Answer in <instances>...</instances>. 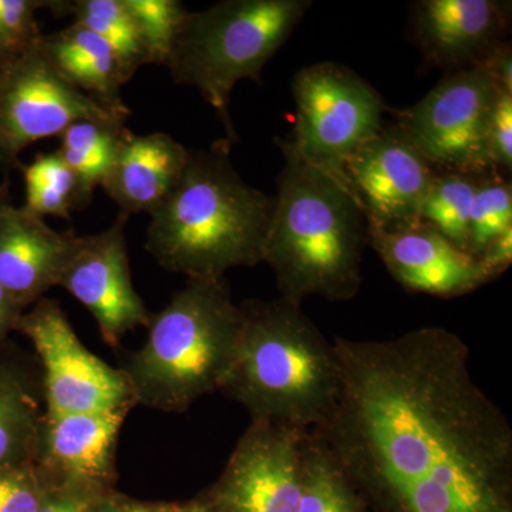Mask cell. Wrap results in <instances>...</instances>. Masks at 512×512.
<instances>
[{"label":"cell","instance_id":"obj_23","mask_svg":"<svg viewBox=\"0 0 512 512\" xmlns=\"http://www.w3.org/2000/svg\"><path fill=\"white\" fill-rule=\"evenodd\" d=\"M298 512H369L356 488L313 431L303 436V483Z\"/></svg>","mask_w":512,"mask_h":512},{"label":"cell","instance_id":"obj_19","mask_svg":"<svg viewBox=\"0 0 512 512\" xmlns=\"http://www.w3.org/2000/svg\"><path fill=\"white\" fill-rule=\"evenodd\" d=\"M39 49L56 72L77 90L106 109L130 117L131 111L121 97L126 80L119 59L106 40L73 23L59 32L42 35Z\"/></svg>","mask_w":512,"mask_h":512},{"label":"cell","instance_id":"obj_37","mask_svg":"<svg viewBox=\"0 0 512 512\" xmlns=\"http://www.w3.org/2000/svg\"><path fill=\"white\" fill-rule=\"evenodd\" d=\"M0 201H3V198H2V191H0Z\"/></svg>","mask_w":512,"mask_h":512},{"label":"cell","instance_id":"obj_1","mask_svg":"<svg viewBox=\"0 0 512 512\" xmlns=\"http://www.w3.org/2000/svg\"><path fill=\"white\" fill-rule=\"evenodd\" d=\"M342 392L313 431L372 512H512V427L441 326L333 339Z\"/></svg>","mask_w":512,"mask_h":512},{"label":"cell","instance_id":"obj_8","mask_svg":"<svg viewBox=\"0 0 512 512\" xmlns=\"http://www.w3.org/2000/svg\"><path fill=\"white\" fill-rule=\"evenodd\" d=\"M42 365L46 413H99L133 409V390L123 369L93 355L55 299L42 298L20 318Z\"/></svg>","mask_w":512,"mask_h":512},{"label":"cell","instance_id":"obj_31","mask_svg":"<svg viewBox=\"0 0 512 512\" xmlns=\"http://www.w3.org/2000/svg\"><path fill=\"white\" fill-rule=\"evenodd\" d=\"M109 491L83 484H46L37 512H97L101 497Z\"/></svg>","mask_w":512,"mask_h":512},{"label":"cell","instance_id":"obj_3","mask_svg":"<svg viewBox=\"0 0 512 512\" xmlns=\"http://www.w3.org/2000/svg\"><path fill=\"white\" fill-rule=\"evenodd\" d=\"M242 330L220 392L251 421L315 431L338 406L342 369L333 342L302 311L278 298L239 303Z\"/></svg>","mask_w":512,"mask_h":512},{"label":"cell","instance_id":"obj_13","mask_svg":"<svg viewBox=\"0 0 512 512\" xmlns=\"http://www.w3.org/2000/svg\"><path fill=\"white\" fill-rule=\"evenodd\" d=\"M436 173L396 124L383 127L345 165L349 190L367 225L384 229L419 221Z\"/></svg>","mask_w":512,"mask_h":512},{"label":"cell","instance_id":"obj_4","mask_svg":"<svg viewBox=\"0 0 512 512\" xmlns=\"http://www.w3.org/2000/svg\"><path fill=\"white\" fill-rule=\"evenodd\" d=\"M281 151L285 165L262 261L274 272L279 298L298 306L311 296L352 301L369 245L365 214L345 185Z\"/></svg>","mask_w":512,"mask_h":512},{"label":"cell","instance_id":"obj_17","mask_svg":"<svg viewBox=\"0 0 512 512\" xmlns=\"http://www.w3.org/2000/svg\"><path fill=\"white\" fill-rule=\"evenodd\" d=\"M74 237L25 207L0 201V286L22 311L56 286Z\"/></svg>","mask_w":512,"mask_h":512},{"label":"cell","instance_id":"obj_9","mask_svg":"<svg viewBox=\"0 0 512 512\" xmlns=\"http://www.w3.org/2000/svg\"><path fill=\"white\" fill-rule=\"evenodd\" d=\"M498 90L484 66L458 70L399 111L396 126L437 171L487 173L485 127Z\"/></svg>","mask_w":512,"mask_h":512},{"label":"cell","instance_id":"obj_7","mask_svg":"<svg viewBox=\"0 0 512 512\" xmlns=\"http://www.w3.org/2000/svg\"><path fill=\"white\" fill-rule=\"evenodd\" d=\"M295 127L276 144L349 190L345 165L383 128L382 96L359 74L339 63L303 67L292 79ZM350 191V190H349Z\"/></svg>","mask_w":512,"mask_h":512},{"label":"cell","instance_id":"obj_29","mask_svg":"<svg viewBox=\"0 0 512 512\" xmlns=\"http://www.w3.org/2000/svg\"><path fill=\"white\" fill-rule=\"evenodd\" d=\"M484 153L488 170L511 173L512 168V93L498 90L497 99L485 127Z\"/></svg>","mask_w":512,"mask_h":512},{"label":"cell","instance_id":"obj_14","mask_svg":"<svg viewBox=\"0 0 512 512\" xmlns=\"http://www.w3.org/2000/svg\"><path fill=\"white\" fill-rule=\"evenodd\" d=\"M367 234L370 247L407 291L451 299L494 281L480 259L424 222L390 229L367 225Z\"/></svg>","mask_w":512,"mask_h":512},{"label":"cell","instance_id":"obj_16","mask_svg":"<svg viewBox=\"0 0 512 512\" xmlns=\"http://www.w3.org/2000/svg\"><path fill=\"white\" fill-rule=\"evenodd\" d=\"M511 3L498 0H421L413 5V32L427 67L480 66L507 42Z\"/></svg>","mask_w":512,"mask_h":512},{"label":"cell","instance_id":"obj_24","mask_svg":"<svg viewBox=\"0 0 512 512\" xmlns=\"http://www.w3.org/2000/svg\"><path fill=\"white\" fill-rule=\"evenodd\" d=\"M478 175L463 171H437L419 215L420 222L436 229L464 252H467L468 225Z\"/></svg>","mask_w":512,"mask_h":512},{"label":"cell","instance_id":"obj_35","mask_svg":"<svg viewBox=\"0 0 512 512\" xmlns=\"http://www.w3.org/2000/svg\"><path fill=\"white\" fill-rule=\"evenodd\" d=\"M23 313L25 311H22L5 289L0 286V345L5 342L10 332L18 328Z\"/></svg>","mask_w":512,"mask_h":512},{"label":"cell","instance_id":"obj_34","mask_svg":"<svg viewBox=\"0 0 512 512\" xmlns=\"http://www.w3.org/2000/svg\"><path fill=\"white\" fill-rule=\"evenodd\" d=\"M500 89L512 93V50L511 43L505 42L491 53L483 64Z\"/></svg>","mask_w":512,"mask_h":512},{"label":"cell","instance_id":"obj_20","mask_svg":"<svg viewBox=\"0 0 512 512\" xmlns=\"http://www.w3.org/2000/svg\"><path fill=\"white\" fill-rule=\"evenodd\" d=\"M43 414L32 377L16 363L0 362V468L36 463Z\"/></svg>","mask_w":512,"mask_h":512},{"label":"cell","instance_id":"obj_28","mask_svg":"<svg viewBox=\"0 0 512 512\" xmlns=\"http://www.w3.org/2000/svg\"><path fill=\"white\" fill-rule=\"evenodd\" d=\"M42 0H0V64L15 59L39 43L42 32L37 10L47 8Z\"/></svg>","mask_w":512,"mask_h":512},{"label":"cell","instance_id":"obj_27","mask_svg":"<svg viewBox=\"0 0 512 512\" xmlns=\"http://www.w3.org/2000/svg\"><path fill=\"white\" fill-rule=\"evenodd\" d=\"M136 23L151 64L167 66L188 12L180 0H123Z\"/></svg>","mask_w":512,"mask_h":512},{"label":"cell","instance_id":"obj_21","mask_svg":"<svg viewBox=\"0 0 512 512\" xmlns=\"http://www.w3.org/2000/svg\"><path fill=\"white\" fill-rule=\"evenodd\" d=\"M47 9H52L55 15L73 16V23L106 40L119 59L126 83L133 79L140 67L151 64L136 23L123 0H56L47 3Z\"/></svg>","mask_w":512,"mask_h":512},{"label":"cell","instance_id":"obj_33","mask_svg":"<svg viewBox=\"0 0 512 512\" xmlns=\"http://www.w3.org/2000/svg\"><path fill=\"white\" fill-rule=\"evenodd\" d=\"M484 268L491 278L497 279L507 271L512 262V228L494 239L480 256Z\"/></svg>","mask_w":512,"mask_h":512},{"label":"cell","instance_id":"obj_18","mask_svg":"<svg viewBox=\"0 0 512 512\" xmlns=\"http://www.w3.org/2000/svg\"><path fill=\"white\" fill-rule=\"evenodd\" d=\"M188 157L190 150L168 134L136 136L126 128L101 188L123 214L150 215L180 181Z\"/></svg>","mask_w":512,"mask_h":512},{"label":"cell","instance_id":"obj_2","mask_svg":"<svg viewBox=\"0 0 512 512\" xmlns=\"http://www.w3.org/2000/svg\"><path fill=\"white\" fill-rule=\"evenodd\" d=\"M231 147L220 140L190 151L180 181L151 212L146 249L165 271L221 279L264 261L275 198L242 180Z\"/></svg>","mask_w":512,"mask_h":512},{"label":"cell","instance_id":"obj_36","mask_svg":"<svg viewBox=\"0 0 512 512\" xmlns=\"http://www.w3.org/2000/svg\"><path fill=\"white\" fill-rule=\"evenodd\" d=\"M178 512H211V510L210 507H208L207 501H205L204 497L200 494L198 497L192 498L190 501L181 503V507Z\"/></svg>","mask_w":512,"mask_h":512},{"label":"cell","instance_id":"obj_25","mask_svg":"<svg viewBox=\"0 0 512 512\" xmlns=\"http://www.w3.org/2000/svg\"><path fill=\"white\" fill-rule=\"evenodd\" d=\"M25 177L26 210L37 217L69 220L74 210H82L79 181L64 163L59 151L37 154L22 168Z\"/></svg>","mask_w":512,"mask_h":512},{"label":"cell","instance_id":"obj_22","mask_svg":"<svg viewBox=\"0 0 512 512\" xmlns=\"http://www.w3.org/2000/svg\"><path fill=\"white\" fill-rule=\"evenodd\" d=\"M126 128L123 123L77 121L60 136L62 147L57 151L79 181L82 208L109 174Z\"/></svg>","mask_w":512,"mask_h":512},{"label":"cell","instance_id":"obj_6","mask_svg":"<svg viewBox=\"0 0 512 512\" xmlns=\"http://www.w3.org/2000/svg\"><path fill=\"white\" fill-rule=\"evenodd\" d=\"M312 0H222L190 12L167 67L175 84L190 86L217 111L228 144L238 141L232 90L241 80L261 84L262 70L311 9Z\"/></svg>","mask_w":512,"mask_h":512},{"label":"cell","instance_id":"obj_12","mask_svg":"<svg viewBox=\"0 0 512 512\" xmlns=\"http://www.w3.org/2000/svg\"><path fill=\"white\" fill-rule=\"evenodd\" d=\"M130 215L120 212L99 234L76 235L56 286L82 303L110 348L138 326L147 328L151 313L133 285L126 229Z\"/></svg>","mask_w":512,"mask_h":512},{"label":"cell","instance_id":"obj_26","mask_svg":"<svg viewBox=\"0 0 512 512\" xmlns=\"http://www.w3.org/2000/svg\"><path fill=\"white\" fill-rule=\"evenodd\" d=\"M512 228V188L505 175L487 171L478 175L468 225L467 252L480 259L488 245Z\"/></svg>","mask_w":512,"mask_h":512},{"label":"cell","instance_id":"obj_32","mask_svg":"<svg viewBox=\"0 0 512 512\" xmlns=\"http://www.w3.org/2000/svg\"><path fill=\"white\" fill-rule=\"evenodd\" d=\"M181 503L141 501L128 497L117 490H111L101 497L97 512H178Z\"/></svg>","mask_w":512,"mask_h":512},{"label":"cell","instance_id":"obj_30","mask_svg":"<svg viewBox=\"0 0 512 512\" xmlns=\"http://www.w3.org/2000/svg\"><path fill=\"white\" fill-rule=\"evenodd\" d=\"M45 480L36 464L0 468V512H37Z\"/></svg>","mask_w":512,"mask_h":512},{"label":"cell","instance_id":"obj_11","mask_svg":"<svg viewBox=\"0 0 512 512\" xmlns=\"http://www.w3.org/2000/svg\"><path fill=\"white\" fill-rule=\"evenodd\" d=\"M305 433L251 421L220 478L201 494L211 512H298Z\"/></svg>","mask_w":512,"mask_h":512},{"label":"cell","instance_id":"obj_10","mask_svg":"<svg viewBox=\"0 0 512 512\" xmlns=\"http://www.w3.org/2000/svg\"><path fill=\"white\" fill-rule=\"evenodd\" d=\"M86 120L126 124L127 117L63 79L40 52L39 43L0 64V167L18 165L20 153L30 144L60 137L72 124Z\"/></svg>","mask_w":512,"mask_h":512},{"label":"cell","instance_id":"obj_15","mask_svg":"<svg viewBox=\"0 0 512 512\" xmlns=\"http://www.w3.org/2000/svg\"><path fill=\"white\" fill-rule=\"evenodd\" d=\"M131 409L43 414L36 467L46 484L73 483L116 490V456Z\"/></svg>","mask_w":512,"mask_h":512},{"label":"cell","instance_id":"obj_5","mask_svg":"<svg viewBox=\"0 0 512 512\" xmlns=\"http://www.w3.org/2000/svg\"><path fill=\"white\" fill-rule=\"evenodd\" d=\"M242 320L225 278L188 279L163 311L151 315L146 342L123 367L137 406L184 413L220 392L234 363Z\"/></svg>","mask_w":512,"mask_h":512}]
</instances>
